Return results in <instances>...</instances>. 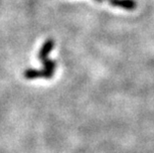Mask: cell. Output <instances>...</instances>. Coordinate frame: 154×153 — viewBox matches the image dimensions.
<instances>
[{"label": "cell", "instance_id": "obj_4", "mask_svg": "<svg viewBox=\"0 0 154 153\" xmlns=\"http://www.w3.org/2000/svg\"><path fill=\"white\" fill-rule=\"evenodd\" d=\"M96 1H97V2H103V0H96Z\"/></svg>", "mask_w": 154, "mask_h": 153}, {"label": "cell", "instance_id": "obj_3", "mask_svg": "<svg viewBox=\"0 0 154 153\" xmlns=\"http://www.w3.org/2000/svg\"><path fill=\"white\" fill-rule=\"evenodd\" d=\"M24 77L27 80H34L37 78H44L43 70H35V69H28L24 72Z\"/></svg>", "mask_w": 154, "mask_h": 153}, {"label": "cell", "instance_id": "obj_1", "mask_svg": "<svg viewBox=\"0 0 154 153\" xmlns=\"http://www.w3.org/2000/svg\"><path fill=\"white\" fill-rule=\"evenodd\" d=\"M109 3L112 6L121 7L126 10H134L137 6L135 0H109Z\"/></svg>", "mask_w": 154, "mask_h": 153}, {"label": "cell", "instance_id": "obj_2", "mask_svg": "<svg viewBox=\"0 0 154 153\" xmlns=\"http://www.w3.org/2000/svg\"><path fill=\"white\" fill-rule=\"evenodd\" d=\"M54 46H55V41L53 39H48V40H46V42L43 44V46L40 49V51H39V54H38L39 59L41 61L44 59H47L49 53L53 50Z\"/></svg>", "mask_w": 154, "mask_h": 153}]
</instances>
